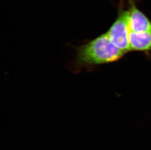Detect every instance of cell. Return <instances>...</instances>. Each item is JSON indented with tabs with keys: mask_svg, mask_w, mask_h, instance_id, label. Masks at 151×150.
Wrapping results in <instances>:
<instances>
[{
	"mask_svg": "<svg viewBox=\"0 0 151 150\" xmlns=\"http://www.w3.org/2000/svg\"><path fill=\"white\" fill-rule=\"evenodd\" d=\"M76 68H91L115 62L125 54L113 44L107 32L76 49Z\"/></svg>",
	"mask_w": 151,
	"mask_h": 150,
	"instance_id": "1",
	"label": "cell"
},
{
	"mask_svg": "<svg viewBox=\"0 0 151 150\" xmlns=\"http://www.w3.org/2000/svg\"><path fill=\"white\" fill-rule=\"evenodd\" d=\"M129 41L130 51L148 52L151 50V32H130Z\"/></svg>",
	"mask_w": 151,
	"mask_h": 150,
	"instance_id": "4",
	"label": "cell"
},
{
	"mask_svg": "<svg viewBox=\"0 0 151 150\" xmlns=\"http://www.w3.org/2000/svg\"><path fill=\"white\" fill-rule=\"evenodd\" d=\"M123 1L118 6L117 17L107 33L113 44L125 53L130 52L129 46V12Z\"/></svg>",
	"mask_w": 151,
	"mask_h": 150,
	"instance_id": "2",
	"label": "cell"
},
{
	"mask_svg": "<svg viewBox=\"0 0 151 150\" xmlns=\"http://www.w3.org/2000/svg\"><path fill=\"white\" fill-rule=\"evenodd\" d=\"M129 30L132 32H151V21L137 6L134 0H128Z\"/></svg>",
	"mask_w": 151,
	"mask_h": 150,
	"instance_id": "3",
	"label": "cell"
}]
</instances>
